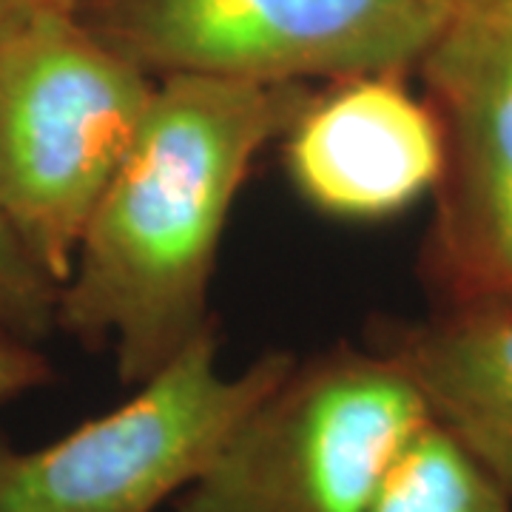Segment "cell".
Returning <instances> with one entry per match:
<instances>
[{"mask_svg": "<svg viewBox=\"0 0 512 512\" xmlns=\"http://www.w3.org/2000/svg\"><path fill=\"white\" fill-rule=\"evenodd\" d=\"M296 362L268 350L239 373L220 365L217 328L137 384L114 410L52 444L0 439V512H157L220 453Z\"/></svg>", "mask_w": 512, "mask_h": 512, "instance_id": "4", "label": "cell"}, {"mask_svg": "<svg viewBox=\"0 0 512 512\" xmlns=\"http://www.w3.org/2000/svg\"><path fill=\"white\" fill-rule=\"evenodd\" d=\"M77 15L151 77L259 86L404 74L450 20L433 0H83Z\"/></svg>", "mask_w": 512, "mask_h": 512, "instance_id": "5", "label": "cell"}, {"mask_svg": "<svg viewBox=\"0 0 512 512\" xmlns=\"http://www.w3.org/2000/svg\"><path fill=\"white\" fill-rule=\"evenodd\" d=\"M427 421L419 390L384 350H319L239 421L174 512H367Z\"/></svg>", "mask_w": 512, "mask_h": 512, "instance_id": "3", "label": "cell"}, {"mask_svg": "<svg viewBox=\"0 0 512 512\" xmlns=\"http://www.w3.org/2000/svg\"><path fill=\"white\" fill-rule=\"evenodd\" d=\"M285 137V171L311 208L348 222H382L436 191L444 143L436 111L402 74L336 80L308 97Z\"/></svg>", "mask_w": 512, "mask_h": 512, "instance_id": "7", "label": "cell"}, {"mask_svg": "<svg viewBox=\"0 0 512 512\" xmlns=\"http://www.w3.org/2000/svg\"><path fill=\"white\" fill-rule=\"evenodd\" d=\"M311 94L171 74L86 225L57 296V330L111 348L137 387L217 328L211 282L256 154Z\"/></svg>", "mask_w": 512, "mask_h": 512, "instance_id": "1", "label": "cell"}, {"mask_svg": "<svg viewBox=\"0 0 512 512\" xmlns=\"http://www.w3.org/2000/svg\"><path fill=\"white\" fill-rule=\"evenodd\" d=\"M57 296L60 285L37 268L0 214V328L40 342L57 330Z\"/></svg>", "mask_w": 512, "mask_h": 512, "instance_id": "10", "label": "cell"}, {"mask_svg": "<svg viewBox=\"0 0 512 512\" xmlns=\"http://www.w3.org/2000/svg\"><path fill=\"white\" fill-rule=\"evenodd\" d=\"M367 512H512L476 458L430 419L384 473Z\"/></svg>", "mask_w": 512, "mask_h": 512, "instance_id": "9", "label": "cell"}, {"mask_svg": "<svg viewBox=\"0 0 512 512\" xmlns=\"http://www.w3.org/2000/svg\"><path fill=\"white\" fill-rule=\"evenodd\" d=\"M419 69L444 143L430 268L453 302H512V0L453 15Z\"/></svg>", "mask_w": 512, "mask_h": 512, "instance_id": "6", "label": "cell"}, {"mask_svg": "<svg viewBox=\"0 0 512 512\" xmlns=\"http://www.w3.org/2000/svg\"><path fill=\"white\" fill-rule=\"evenodd\" d=\"M157 80L77 12L0 20V214L57 285L134 146Z\"/></svg>", "mask_w": 512, "mask_h": 512, "instance_id": "2", "label": "cell"}, {"mask_svg": "<svg viewBox=\"0 0 512 512\" xmlns=\"http://www.w3.org/2000/svg\"><path fill=\"white\" fill-rule=\"evenodd\" d=\"M379 350L512 501V302H453L433 319L384 330Z\"/></svg>", "mask_w": 512, "mask_h": 512, "instance_id": "8", "label": "cell"}, {"mask_svg": "<svg viewBox=\"0 0 512 512\" xmlns=\"http://www.w3.org/2000/svg\"><path fill=\"white\" fill-rule=\"evenodd\" d=\"M52 379L55 370L49 359L35 348V342L0 328V404L12 402L23 393H32Z\"/></svg>", "mask_w": 512, "mask_h": 512, "instance_id": "11", "label": "cell"}, {"mask_svg": "<svg viewBox=\"0 0 512 512\" xmlns=\"http://www.w3.org/2000/svg\"><path fill=\"white\" fill-rule=\"evenodd\" d=\"M433 3L439 6L447 18H453V15H461V12L478 9V6H484V3H490V0H433Z\"/></svg>", "mask_w": 512, "mask_h": 512, "instance_id": "13", "label": "cell"}, {"mask_svg": "<svg viewBox=\"0 0 512 512\" xmlns=\"http://www.w3.org/2000/svg\"><path fill=\"white\" fill-rule=\"evenodd\" d=\"M83 0H0V20L29 15V12H46V9H60V12H77Z\"/></svg>", "mask_w": 512, "mask_h": 512, "instance_id": "12", "label": "cell"}]
</instances>
